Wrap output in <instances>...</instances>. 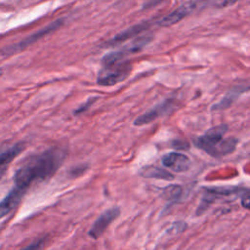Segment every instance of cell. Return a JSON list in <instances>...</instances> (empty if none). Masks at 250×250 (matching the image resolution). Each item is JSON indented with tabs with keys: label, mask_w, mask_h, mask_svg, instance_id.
<instances>
[{
	"label": "cell",
	"mask_w": 250,
	"mask_h": 250,
	"mask_svg": "<svg viewBox=\"0 0 250 250\" xmlns=\"http://www.w3.org/2000/svg\"><path fill=\"white\" fill-rule=\"evenodd\" d=\"M65 151L54 146L26 158L14 175L15 187L26 190L32 184L51 178L65 159Z\"/></svg>",
	"instance_id": "1"
},
{
	"label": "cell",
	"mask_w": 250,
	"mask_h": 250,
	"mask_svg": "<svg viewBox=\"0 0 250 250\" xmlns=\"http://www.w3.org/2000/svg\"><path fill=\"white\" fill-rule=\"evenodd\" d=\"M228 131L227 124H220L208 129L202 136L194 139V145L213 157H221L231 153L238 143L234 137L223 139Z\"/></svg>",
	"instance_id": "2"
},
{
	"label": "cell",
	"mask_w": 250,
	"mask_h": 250,
	"mask_svg": "<svg viewBox=\"0 0 250 250\" xmlns=\"http://www.w3.org/2000/svg\"><path fill=\"white\" fill-rule=\"evenodd\" d=\"M151 40H152V36L150 34H145V35L139 36L138 38L134 39L131 43H129L122 49L115 52L108 53L105 56H104L102 59L103 66H107V65H112L115 63L122 62L123 60H125L128 56L141 52L147 44H149Z\"/></svg>",
	"instance_id": "3"
},
{
	"label": "cell",
	"mask_w": 250,
	"mask_h": 250,
	"mask_svg": "<svg viewBox=\"0 0 250 250\" xmlns=\"http://www.w3.org/2000/svg\"><path fill=\"white\" fill-rule=\"evenodd\" d=\"M131 70V64L126 62L103 66L98 73L97 83L101 86H113L124 81L130 75Z\"/></svg>",
	"instance_id": "4"
},
{
	"label": "cell",
	"mask_w": 250,
	"mask_h": 250,
	"mask_svg": "<svg viewBox=\"0 0 250 250\" xmlns=\"http://www.w3.org/2000/svg\"><path fill=\"white\" fill-rule=\"evenodd\" d=\"M63 21L62 19H58L56 20L55 21H53L52 23H50L49 25L45 26L43 29L35 32L34 34L32 35H29L28 37H26L25 39L21 40V42L15 44V45H12V46H9V47H6L4 48L1 52H0V55L2 57H9L11 55H14L18 52H21L22 50H24L26 47H28L29 45H31L32 43H34L35 41L39 40L40 38L44 37L45 35L55 31L56 29H58L62 24Z\"/></svg>",
	"instance_id": "5"
},
{
	"label": "cell",
	"mask_w": 250,
	"mask_h": 250,
	"mask_svg": "<svg viewBox=\"0 0 250 250\" xmlns=\"http://www.w3.org/2000/svg\"><path fill=\"white\" fill-rule=\"evenodd\" d=\"M178 106H179L178 104L174 100L167 99V100L163 101L162 103L156 104L149 110L146 111L142 115L138 116L134 121V125L135 126H144V125L149 124V123L153 122L155 119L174 111Z\"/></svg>",
	"instance_id": "6"
},
{
	"label": "cell",
	"mask_w": 250,
	"mask_h": 250,
	"mask_svg": "<svg viewBox=\"0 0 250 250\" xmlns=\"http://www.w3.org/2000/svg\"><path fill=\"white\" fill-rule=\"evenodd\" d=\"M120 215V209L118 207H112L102 213L92 225L88 231V234L93 239L99 238L107 227Z\"/></svg>",
	"instance_id": "7"
},
{
	"label": "cell",
	"mask_w": 250,
	"mask_h": 250,
	"mask_svg": "<svg viewBox=\"0 0 250 250\" xmlns=\"http://www.w3.org/2000/svg\"><path fill=\"white\" fill-rule=\"evenodd\" d=\"M197 5H198V0H189V1L182 4L178 8H176L173 12H171L167 16L163 17L158 21V24L160 26H164V27L176 24L177 22L182 21L184 18H186L187 16L191 14L195 10Z\"/></svg>",
	"instance_id": "8"
},
{
	"label": "cell",
	"mask_w": 250,
	"mask_h": 250,
	"mask_svg": "<svg viewBox=\"0 0 250 250\" xmlns=\"http://www.w3.org/2000/svg\"><path fill=\"white\" fill-rule=\"evenodd\" d=\"M162 164L174 172H186L190 166L189 158L180 152H169L162 156Z\"/></svg>",
	"instance_id": "9"
},
{
	"label": "cell",
	"mask_w": 250,
	"mask_h": 250,
	"mask_svg": "<svg viewBox=\"0 0 250 250\" xmlns=\"http://www.w3.org/2000/svg\"><path fill=\"white\" fill-rule=\"evenodd\" d=\"M149 26V22L148 21H143L137 24H134L126 29H124L123 31L117 33L113 38H111L110 40L106 41L104 46V47H112V46H116L128 39H131L135 36H137L138 34H141L142 32H144L146 29H147Z\"/></svg>",
	"instance_id": "10"
},
{
	"label": "cell",
	"mask_w": 250,
	"mask_h": 250,
	"mask_svg": "<svg viewBox=\"0 0 250 250\" xmlns=\"http://www.w3.org/2000/svg\"><path fill=\"white\" fill-rule=\"evenodd\" d=\"M250 90V84H239V85H235L233 86L231 89H229L227 94L223 97V99L221 101H219L218 103L214 104L211 106V110L212 111H219V110H224L229 108L231 104L243 93L247 92Z\"/></svg>",
	"instance_id": "11"
},
{
	"label": "cell",
	"mask_w": 250,
	"mask_h": 250,
	"mask_svg": "<svg viewBox=\"0 0 250 250\" xmlns=\"http://www.w3.org/2000/svg\"><path fill=\"white\" fill-rule=\"evenodd\" d=\"M26 190L18 187H14L13 189L0 201V220L7 216L21 201L22 195Z\"/></svg>",
	"instance_id": "12"
},
{
	"label": "cell",
	"mask_w": 250,
	"mask_h": 250,
	"mask_svg": "<svg viewBox=\"0 0 250 250\" xmlns=\"http://www.w3.org/2000/svg\"><path fill=\"white\" fill-rule=\"evenodd\" d=\"M24 149L23 143H17L0 153V180L8 169L10 163Z\"/></svg>",
	"instance_id": "13"
},
{
	"label": "cell",
	"mask_w": 250,
	"mask_h": 250,
	"mask_svg": "<svg viewBox=\"0 0 250 250\" xmlns=\"http://www.w3.org/2000/svg\"><path fill=\"white\" fill-rule=\"evenodd\" d=\"M140 174L146 178H155L161 180H172L174 178L171 173L156 166H146L142 168Z\"/></svg>",
	"instance_id": "14"
},
{
	"label": "cell",
	"mask_w": 250,
	"mask_h": 250,
	"mask_svg": "<svg viewBox=\"0 0 250 250\" xmlns=\"http://www.w3.org/2000/svg\"><path fill=\"white\" fill-rule=\"evenodd\" d=\"M182 194V187L178 185H171L166 187L162 191V196L167 200H176Z\"/></svg>",
	"instance_id": "15"
},
{
	"label": "cell",
	"mask_w": 250,
	"mask_h": 250,
	"mask_svg": "<svg viewBox=\"0 0 250 250\" xmlns=\"http://www.w3.org/2000/svg\"><path fill=\"white\" fill-rule=\"evenodd\" d=\"M96 100H97V98H94V99L89 100V101H88V102H86L85 104H83L79 108H77V109L74 111V114H75V115H77V114H80V113L84 112L85 110H87V109L91 106V104H92Z\"/></svg>",
	"instance_id": "16"
},
{
	"label": "cell",
	"mask_w": 250,
	"mask_h": 250,
	"mask_svg": "<svg viewBox=\"0 0 250 250\" xmlns=\"http://www.w3.org/2000/svg\"><path fill=\"white\" fill-rule=\"evenodd\" d=\"M172 146L176 149H188L189 147V145H188V143H187L185 141L177 140V141L172 142Z\"/></svg>",
	"instance_id": "17"
},
{
	"label": "cell",
	"mask_w": 250,
	"mask_h": 250,
	"mask_svg": "<svg viewBox=\"0 0 250 250\" xmlns=\"http://www.w3.org/2000/svg\"><path fill=\"white\" fill-rule=\"evenodd\" d=\"M239 0H222L219 4L218 7L220 8H225V7H229L231 5H234L236 2H238Z\"/></svg>",
	"instance_id": "18"
},
{
	"label": "cell",
	"mask_w": 250,
	"mask_h": 250,
	"mask_svg": "<svg viewBox=\"0 0 250 250\" xmlns=\"http://www.w3.org/2000/svg\"><path fill=\"white\" fill-rule=\"evenodd\" d=\"M41 245H42V240H39V241H36V242L26 246L25 248H23L21 250H38L41 247Z\"/></svg>",
	"instance_id": "19"
},
{
	"label": "cell",
	"mask_w": 250,
	"mask_h": 250,
	"mask_svg": "<svg viewBox=\"0 0 250 250\" xmlns=\"http://www.w3.org/2000/svg\"><path fill=\"white\" fill-rule=\"evenodd\" d=\"M241 205L245 209H249L250 210V195L247 194V195H244L241 198Z\"/></svg>",
	"instance_id": "20"
},
{
	"label": "cell",
	"mask_w": 250,
	"mask_h": 250,
	"mask_svg": "<svg viewBox=\"0 0 250 250\" xmlns=\"http://www.w3.org/2000/svg\"><path fill=\"white\" fill-rule=\"evenodd\" d=\"M160 1H162V0H151L150 2H149V5H154V4H157L158 2H160Z\"/></svg>",
	"instance_id": "21"
},
{
	"label": "cell",
	"mask_w": 250,
	"mask_h": 250,
	"mask_svg": "<svg viewBox=\"0 0 250 250\" xmlns=\"http://www.w3.org/2000/svg\"><path fill=\"white\" fill-rule=\"evenodd\" d=\"M1 75H2V69L0 68V76H1Z\"/></svg>",
	"instance_id": "22"
},
{
	"label": "cell",
	"mask_w": 250,
	"mask_h": 250,
	"mask_svg": "<svg viewBox=\"0 0 250 250\" xmlns=\"http://www.w3.org/2000/svg\"><path fill=\"white\" fill-rule=\"evenodd\" d=\"M249 250H250V249H249Z\"/></svg>",
	"instance_id": "23"
}]
</instances>
